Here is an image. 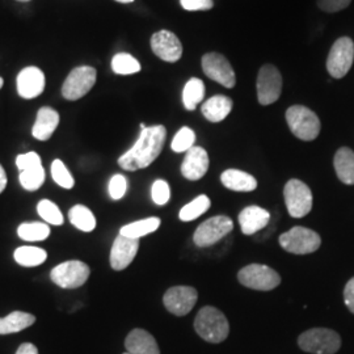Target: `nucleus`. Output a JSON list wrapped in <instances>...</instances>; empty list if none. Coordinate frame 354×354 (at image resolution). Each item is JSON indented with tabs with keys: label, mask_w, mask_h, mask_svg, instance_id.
I'll return each mask as SVG.
<instances>
[{
	"label": "nucleus",
	"mask_w": 354,
	"mask_h": 354,
	"mask_svg": "<svg viewBox=\"0 0 354 354\" xmlns=\"http://www.w3.org/2000/svg\"><path fill=\"white\" fill-rule=\"evenodd\" d=\"M45 89V75L35 66L26 67L17 75V92L26 99H36Z\"/></svg>",
	"instance_id": "obj_17"
},
{
	"label": "nucleus",
	"mask_w": 354,
	"mask_h": 354,
	"mask_svg": "<svg viewBox=\"0 0 354 354\" xmlns=\"http://www.w3.org/2000/svg\"><path fill=\"white\" fill-rule=\"evenodd\" d=\"M151 49L162 61L175 64L183 57V45L175 33L171 30H159L151 37Z\"/></svg>",
	"instance_id": "obj_15"
},
{
	"label": "nucleus",
	"mask_w": 354,
	"mask_h": 354,
	"mask_svg": "<svg viewBox=\"0 0 354 354\" xmlns=\"http://www.w3.org/2000/svg\"><path fill=\"white\" fill-rule=\"evenodd\" d=\"M125 348L130 354H160L158 342L151 333L145 329H133L127 335Z\"/></svg>",
	"instance_id": "obj_19"
},
{
	"label": "nucleus",
	"mask_w": 354,
	"mask_h": 354,
	"mask_svg": "<svg viewBox=\"0 0 354 354\" xmlns=\"http://www.w3.org/2000/svg\"><path fill=\"white\" fill-rule=\"evenodd\" d=\"M283 197L292 218H304L313 209V192L301 180H289L283 189Z\"/></svg>",
	"instance_id": "obj_9"
},
{
	"label": "nucleus",
	"mask_w": 354,
	"mask_h": 354,
	"mask_svg": "<svg viewBox=\"0 0 354 354\" xmlns=\"http://www.w3.org/2000/svg\"><path fill=\"white\" fill-rule=\"evenodd\" d=\"M167 129L163 125H155L140 130V136L136 145L125 152L118 165L125 171H138L151 165L165 147Z\"/></svg>",
	"instance_id": "obj_1"
},
{
	"label": "nucleus",
	"mask_w": 354,
	"mask_h": 354,
	"mask_svg": "<svg viewBox=\"0 0 354 354\" xmlns=\"http://www.w3.org/2000/svg\"><path fill=\"white\" fill-rule=\"evenodd\" d=\"M109 196L114 201L121 200L127 190V178L124 175H114L111 181H109Z\"/></svg>",
	"instance_id": "obj_38"
},
{
	"label": "nucleus",
	"mask_w": 354,
	"mask_h": 354,
	"mask_svg": "<svg viewBox=\"0 0 354 354\" xmlns=\"http://www.w3.org/2000/svg\"><path fill=\"white\" fill-rule=\"evenodd\" d=\"M36 317L23 311H13L7 317H0V335H11L35 324Z\"/></svg>",
	"instance_id": "obj_25"
},
{
	"label": "nucleus",
	"mask_w": 354,
	"mask_h": 354,
	"mask_svg": "<svg viewBox=\"0 0 354 354\" xmlns=\"http://www.w3.org/2000/svg\"><path fill=\"white\" fill-rule=\"evenodd\" d=\"M51 176L53 180L62 187L64 189H73L75 185V180L73 175L70 174V171L67 169V167L64 165V162L61 159H55L51 163Z\"/></svg>",
	"instance_id": "obj_35"
},
{
	"label": "nucleus",
	"mask_w": 354,
	"mask_h": 354,
	"mask_svg": "<svg viewBox=\"0 0 354 354\" xmlns=\"http://www.w3.org/2000/svg\"><path fill=\"white\" fill-rule=\"evenodd\" d=\"M17 1H24L26 3V1H30V0H17Z\"/></svg>",
	"instance_id": "obj_47"
},
{
	"label": "nucleus",
	"mask_w": 354,
	"mask_h": 354,
	"mask_svg": "<svg viewBox=\"0 0 354 354\" xmlns=\"http://www.w3.org/2000/svg\"><path fill=\"white\" fill-rule=\"evenodd\" d=\"M160 219L156 216L151 218H146V219H140L137 222L129 223L127 226L121 228L120 234L127 236V238H133V239H140L142 236H146L149 234H152L153 231H156L160 226Z\"/></svg>",
	"instance_id": "obj_27"
},
{
	"label": "nucleus",
	"mask_w": 354,
	"mask_h": 354,
	"mask_svg": "<svg viewBox=\"0 0 354 354\" xmlns=\"http://www.w3.org/2000/svg\"><path fill=\"white\" fill-rule=\"evenodd\" d=\"M196 133L190 127H181L171 143V149L175 152H187L194 146Z\"/></svg>",
	"instance_id": "obj_36"
},
{
	"label": "nucleus",
	"mask_w": 354,
	"mask_h": 354,
	"mask_svg": "<svg viewBox=\"0 0 354 354\" xmlns=\"http://www.w3.org/2000/svg\"><path fill=\"white\" fill-rule=\"evenodd\" d=\"M270 221V214L266 209L259 206H248L241 210L239 214V223L241 231L245 235H253L257 231L268 226Z\"/></svg>",
	"instance_id": "obj_20"
},
{
	"label": "nucleus",
	"mask_w": 354,
	"mask_h": 354,
	"mask_svg": "<svg viewBox=\"0 0 354 354\" xmlns=\"http://www.w3.org/2000/svg\"><path fill=\"white\" fill-rule=\"evenodd\" d=\"M6 187H7V175H6L3 165H0V193H3Z\"/></svg>",
	"instance_id": "obj_44"
},
{
	"label": "nucleus",
	"mask_w": 354,
	"mask_h": 354,
	"mask_svg": "<svg viewBox=\"0 0 354 354\" xmlns=\"http://www.w3.org/2000/svg\"><path fill=\"white\" fill-rule=\"evenodd\" d=\"M91 274L89 266L77 260L64 261L55 266L50 273V279L62 289H76L84 285Z\"/></svg>",
	"instance_id": "obj_8"
},
{
	"label": "nucleus",
	"mask_w": 354,
	"mask_h": 354,
	"mask_svg": "<svg viewBox=\"0 0 354 354\" xmlns=\"http://www.w3.org/2000/svg\"><path fill=\"white\" fill-rule=\"evenodd\" d=\"M234 228L232 221L226 215H216L207 221H205L203 225H200L194 235L193 241L197 247H210L216 241L223 239L228 232H231Z\"/></svg>",
	"instance_id": "obj_12"
},
{
	"label": "nucleus",
	"mask_w": 354,
	"mask_h": 354,
	"mask_svg": "<svg viewBox=\"0 0 354 354\" xmlns=\"http://www.w3.org/2000/svg\"><path fill=\"white\" fill-rule=\"evenodd\" d=\"M152 201L156 205H165L171 198V188L165 180H156L152 184Z\"/></svg>",
	"instance_id": "obj_37"
},
{
	"label": "nucleus",
	"mask_w": 354,
	"mask_h": 354,
	"mask_svg": "<svg viewBox=\"0 0 354 354\" xmlns=\"http://www.w3.org/2000/svg\"><path fill=\"white\" fill-rule=\"evenodd\" d=\"M19 180L24 189L35 192L39 189L45 183V169L42 165H39V167L21 171Z\"/></svg>",
	"instance_id": "obj_33"
},
{
	"label": "nucleus",
	"mask_w": 354,
	"mask_h": 354,
	"mask_svg": "<svg viewBox=\"0 0 354 354\" xmlns=\"http://www.w3.org/2000/svg\"><path fill=\"white\" fill-rule=\"evenodd\" d=\"M238 279L243 286L253 290H273L281 283L279 273L274 269L263 264L244 266L239 272Z\"/></svg>",
	"instance_id": "obj_6"
},
{
	"label": "nucleus",
	"mask_w": 354,
	"mask_h": 354,
	"mask_svg": "<svg viewBox=\"0 0 354 354\" xmlns=\"http://www.w3.org/2000/svg\"><path fill=\"white\" fill-rule=\"evenodd\" d=\"M115 1H118V3H124V4H129V3H133L134 0H115Z\"/></svg>",
	"instance_id": "obj_45"
},
{
	"label": "nucleus",
	"mask_w": 354,
	"mask_h": 354,
	"mask_svg": "<svg viewBox=\"0 0 354 354\" xmlns=\"http://www.w3.org/2000/svg\"><path fill=\"white\" fill-rule=\"evenodd\" d=\"M232 106L234 102L230 97L223 95H216L210 97L207 102H203L201 112L207 121L216 124L223 121L228 114L231 113Z\"/></svg>",
	"instance_id": "obj_22"
},
{
	"label": "nucleus",
	"mask_w": 354,
	"mask_h": 354,
	"mask_svg": "<svg viewBox=\"0 0 354 354\" xmlns=\"http://www.w3.org/2000/svg\"><path fill=\"white\" fill-rule=\"evenodd\" d=\"M282 75L279 68L273 64H264L257 75L256 88H257V99L261 105L274 104L282 93Z\"/></svg>",
	"instance_id": "obj_11"
},
{
	"label": "nucleus",
	"mask_w": 354,
	"mask_h": 354,
	"mask_svg": "<svg viewBox=\"0 0 354 354\" xmlns=\"http://www.w3.org/2000/svg\"><path fill=\"white\" fill-rule=\"evenodd\" d=\"M59 125V114L49 106H42L38 111L36 122L32 129L33 137L38 140H48Z\"/></svg>",
	"instance_id": "obj_21"
},
{
	"label": "nucleus",
	"mask_w": 354,
	"mask_h": 354,
	"mask_svg": "<svg viewBox=\"0 0 354 354\" xmlns=\"http://www.w3.org/2000/svg\"><path fill=\"white\" fill-rule=\"evenodd\" d=\"M38 215L49 225L61 226L64 225V215L59 207L50 200H42L37 205Z\"/></svg>",
	"instance_id": "obj_34"
},
{
	"label": "nucleus",
	"mask_w": 354,
	"mask_h": 354,
	"mask_svg": "<svg viewBox=\"0 0 354 354\" xmlns=\"http://www.w3.org/2000/svg\"><path fill=\"white\" fill-rule=\"evenodd\" d=\"M68 218L73 226L83 232H91L96 228V218L84 205H75L70 209Z\"/></svg>",
	"instance_id": "obj_29"
},
{
	"label": "nucleus",
	"mask_w": 354,
	"mask_h": 354,
	"mask_svg": "<svg viewBox=\"0 0 354 354\" xmlns=\"http://www.w3.org/2000/svg\"><path fill=\"white\" fill-rule=\"evenodd\" d=\"M344 301L346 307L349 308V311L354 314V277L348 281V283L345 285L344 289Z\"/></svg>",
	"instance_id": "obj_42"
},
{
	"label": "nucleus",
	"mask_w": 354,
	"mask_h": 354,
	"mask_svg": "<svg viewBox=\"0 0 354 354\" xmlns=\"http://www.w3.org/2000/svg\"><path fill=\"white\" fill-rule=\"evenodd\" d=\"M3 84H4V80H3V77H0V89L3 87Z\"/></svg>",
	"instance_id": "obj_46"
},
{
	"label": "nucleus",
	"mask_w": 354,
	"mask_h": 354,
	"mask_svg": "<svg viewBox=\"0 0 354 354\" xmlns=\"http://www.w3.org/2000/svg\"><path fill=\"white\" fill-rule=\"evenodd\" d=\"M194 329L205 342L218 344L227 339L230 326L226 317L215 307L201 308L194 320Z\"/></svg>",
	"instance_id": "obj_2"
},
{
	"label": "nucleus",
	"mask_w": 354,
	"mask_h": 354,
	"mask_svg": "<svg viewBox=\"0 0 354 354\" xmlns=\"http://www.w3.org/2000/svg\"><path fill=\"white\" fill-rule=\"evenodd\" d=\"M299 348L313 354H335L342 346L337 332L328 328H313L304 332L298 339Z\"/></svg>",
	"instance_id": "obj_4"
},
{
	"label": "nucleus",
	"mask_w": 354,
	"mask_h": 354,
	"mask_svg": "<svg viewBox=\"0 0 354 354\" xmlns=\"http://www.w3.org/2000/svg\"><path fill=\"white\" fill-rule=\"evenodd\" d=\"M180 4L185 11H189V12L209 11L214 7L213 0H180Z\"/></svg>",
	"instance_id": "obj_41"
},
{
	"label": "nucleus",
	"mask_w": 354,
	"mask_h": 354,
	"mask_svg": "<svg viewBox=\"0 0 354 354\" xmlns=\"http://www.w3.org/2000/svg\"><path fill=\"white\" fill-rule=\"evenodd\" d=\"M351 3L352 0H317V7L323 12L335 13L345 10Z\"/></svg>",
	"instance_id": "obj_40"
},
{
	"label": "nucleus",
	"mask_w": 354,
	"mask_h": 354,
	"mask_svg": "<svg viewBox=\"0 0 354 354\" xmlns=\"http://www.w3.org/2000/svg\"><path fill=\"white\" fill-rule=\"evenodd\" d=\"M203 73L209 79L222 84L226 88H234L236 76L227 58L219 53H206L203 57Z\"/></svg>",
	"instance_id": "obj_13"
},
{
	"label": "nucleus",
	"mask_w": 354,
	"mask_h": 354,
	"mask_svg": "<svg viewBox=\"0 0 354 354\" xmlns=\"http://www.w3.org/2000/svg\"><path fill=\"white\" fill-rule=\"evenodd\" d=\"M209 169V155L203 147L193 146L187 151L185 159L181 165V174L190 181L203 178Z\"/></svg>",
	"instance_id": "obj_18"
},
{
	"label": "nucleus",
	"mask_w": 354,
	"mask_h": 354,
	"mask_svg": "<svg viewBox=\"0 0 354 354\" xmlns=\"http://www.w3.org/2000/svg\"><path fill=\"white\" fill-rule=\"evenodd\" d=\"M198 294L194 288L190 286H175L165 291L163 297L165 308L176 315V317H185L193 310L194 304L197 302Z\"/></svg>",
	"instance_id": "obj_14"
},
{
	"label": "nucleus",
	"mask_w": 354,
	"mask_h": 354,
	"mask_svg": "<svg viewBox=\"0 0 354 354\" xmlns=\"http://www.w3.org/2000/svg\"><path fill=\"white\" fill-rule=\"evenodd\" d=\"M354 61V42L352 38L342 37L332 45L327 58V70L335 79H342L349 73Z\"/></svg>",
	"instance_id": "obj_10"
},
{
	"label": "nucleus",
	"mask_w": 354,
	"mask_h": 354,
	"mask_svg": "<svg viewBox=\"0 0 354 354\" xmlns=\"http://www.w3.org/2000/svg\"><path fill=\"white\" fill-rule=\"evenodd\" d=\"M112 70L118 75H133L140 71V64L127 53H118L112 59Z\"/></svg>",
	"instance_id": "obj_32"
},
{
	"label": "nucleus",
	"mask_w": 354,
	"mask_h": 354,
	"mask_svg": "<svg viewBox=\"0 0 354 354\" xmlns=\"http://www.w3.org/2000/svg\"><path fill=\"white\" fill-rule=\"evenodd\" d=\"M210 200L207 196H198L197 198H194L192 203L185 205L180 213H178V218L183 221V222H190V221H194L197 219L198 216L205 214L209 207H210Z\"/></svg>",
	"instance_id": "obj_31"
},
{
	"label": "nucleus",
	"mask_w": 354,
	"mask_h": 354,
	"mask_svg": "<svg viewBox=\"0 0 354 354\" xmlns=\"http://www.w3.org/2000/svg\"><path fill=\"white\" fill-rule=\"evenodd\" d=\"M97 73L91 66H80L74 68L64 80L62 96L66 100L75 102L86 96L96 83Z\"/></svg>",
	"instance_id": "obj_7"
},
{
	"label": "nucleus",
	"mask_w": 354,
	"mask_h": 354,
	"mask_svg": "<svg viewBox=\"0 0 354 354\" xmlns=\"http://www.w3.org/2000/svg\"><path fill=\"white\" fill-rule=\"evenodd\" d=\"M140 250V239L118 235L111 251V266L114 270H124L131 264Z\"/></svg>",
	"instance_id": "obj_16"
},
{
	"label": "nucleus",
	"mask_w": 354,
	"mask_h": 354,
	"mask_svg": "<svg viewBox=\"0 0 354 354\" xmlns=\"http://www.w3.org/2000/svg\"><path fill=\"white\" fill-rule=\"evenodd\" d=\"M222 184L234 192H252L257 188V180L239 169H226L221 176Z\"/></svg>",
	"instance_id": "obj_23"
},
{
	"label": "nucleus",
	"mask_w": 354,
	"mask_h": 354,
	"mask_svg": "<svg viewBox=\"0 0 354 354\" xmlns=\"http://www.w3.org/2000/svg\"><path fill=\"white\" fill-rule=\"evenodd\" d=\"M279 244L288 252L294 254H308L315 252L320 248L322 239L315 231L297 226L279 236Z\"/></svg>",
	"instance_id": "obj_5"
},
{
	"label": "nucleus",
	"mask_w": 354,
	"mask_h": 354,
	"mask_svg": "<svg viewBox=\"0 0 354 354\" xmlns=\"http://www.w3.org/2000/svg\"><path fill=\"white\" fill-rule=\"evenodd\" d=\"M17 235L26 241H46L50 235V227L42 222H26L17 228Z\"/></svg>",
	"instance_id": "obj_30"
},
{
	"label": "nucleus",
	"mask_w": 354,
	"mask_h": 354,
	"mask_svg": "<svg viewBox=\"0 0 354 354\" xmlns=\"http://www.w3.org/2000/svg\"><path fill=\"white\" fill-rule=\"evenodd\" d=\"M286 121L291 133L306 142L317 140L322 129L317 113L304 105L290 106L286 112Z\"/></svg>",
	"instance_id": "obj_3"
},
{
	"label": "nucleus",
	"mask_w": 354,
	"mask_h": 354,
	"mask_svg": "<svg viewBox=\"0 0 354 354\" xmlns=\"http://www.w3.org/2000/svg\"><path fill=\"white\" fill-rule=\"evenodd\" d=\"M16 165L20 171H26V169H30L35 167H39L42 165L41 163V158L37 152H26V153H21L16 158Z\"/></svg>",
	"instance_id": "obj_39"
},
{
	"label": "nucleus",
	"mask_w": 354,
	"mask_h": 354,
	"mask_svg": "<svg viewBox=\"0 0 354 354\" xmlns=\"http://www.w3.org/2000/svg\"><path fill=\"white\" fill-rule=\"evenodd\" d=\"M205 97V84L198 77H192L183 89V104L187 111H194Z\"/></svg>",
	"instance_id": "obj_28"
},
{
	"label": "nucleus",
	"mask_w": 354,
	"mask_h": 354,
	"mask_svg": "<svg viewBox=\"0 0 354 354\" xmlns=\"http://www.w3.org/2000/svg\"><path fill=\"white\" fill-rule=\"evenodd\" d=\"M16 354H38V349L36 348V345H33L30 342H24L19 346Z\"/></svg>",
	"instance_id": "obj_43"
},
{
	"label": "nucleus",
	"mask_w": 354,
	"mask_h": 354,
	"mask_svg": "<svg viewBox=\"0 0 354 354\" xmlns=\"http://www.w3.org/2000/svg\"><path fill=\"white\" fill-rule=\"evenodd\" d=\"M13 259L19 266L33 268L44 264L48 259V253L39 247L23 245L15 251Z\"/></svg>",
	"instance_id": "obj_26"
},
{
	"label": "nucleus",
	"mask_w": 354,
	"mask_h": 354,
	"mask_svg": "<svg viewBox=\"0 0 354 354\" xmlns=\"http://www.w3.org/2000/svg\"><path fill=\"white\" fill-rule=\"evenodd\" d=\"M333 165L339 180L346 185H354V152L342 147L335 153Z\"/></svg>",
	"instance_id": "obj_24"
},
{
	"label": "nucleus",
	"mask_w": 354,
	"mask_h": 354,
	"mask_svg": "<svg viewBox=\"0 0 354 354\" xmlns=\"http://www.w3.org/2000/svg\"><path fill=\"white\" fill-rule=\"evenodd\" d=\"M124 354H130V353H127H127H124Z\"/></svg>",
	"instance_id": "obj_48"
}]
</instances>
